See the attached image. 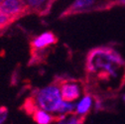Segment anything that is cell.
Returning a JSON list of instances; mask_svg holds the SVG:
<instances>
[{
	"label": "cell",
	"instance_id": "obj_1",
	"mask_svg": "<svg viewBox=\"0 0 125 124\" xmlns=\"http://www.w3.org/2000/svg\"><path fill=\"white\" fill-rule=\"evenodd\" d=\"M85 92L104 99H115L125 85V60L109 46L90 49L85 57Z\"/></svg>",
	"mask_w": 125,
	"mask_h": 124
},
{
	"label": "cell",
	"instance_id": "obj_2",
	"mask_svg": "<svg viewBox=\"0 0 125 124\" xmlns=\"http://www.w3.org/2000/svg\"><path fill=\"white\" fill-rule=\"evenodd\" d=\"M31 97L39 108L54 115L62 101L60 86L55 79L48 85L33 90Z\"/></svg>",
	"mask_w": 125,
	"mask_h": 124
},
{
	"label": "cell",
	"instance_id": "obj_3",
	"mask_svg": "<svg viewBox=\"0 0 125 124\" xmlns=\"http://www.w3.org/2000/svg\"><path fill=\"white\" fill-rule=\"evenodd\" d=\"M59 43L58 36L53 31L46 32L34 37L30 41L31 64H40L49 56L53 47Z\"/></svg>",
	"mask_w": 125,
	"mask_h": 124
},
{
	"label": "cell",
	"instance_id": "obj_4",
	"mask_svg": "<svg viewBox=\"0 0 125 124\" xmlns=\"http://www.w3.org/2000/svg\"><path fill=\"white\" fill-rule=\"evenodd\" d=\"M111 7L106 0L98 1V0H73V3L69 5L64 11H62L59 19L64 20L75 15H81L90 12H101L108 11Z\"/></svg>",
	"mask_w": 125,
	"mask_h": 124
},
{
	"label": "cell",
	"instance_id": "obj_5",
	"mask_svg": "<svg viewBox=\"0 0 125 124\" xmlns=\"http://www.w3.org/2000/svg\"><path fill=\"white\" fill-rule=\"evenodd\" d=\"M54 79L57 81L62 100L73 102L79 99L81 95L85 92V83L83 80H76L70 76L57 75Z\"/></svg>",
	"mask_w": 125,
	"mask_h": 124
},
{
	"label": "cell",
	"instance_id": "obj_6",
	"mask_svg": "<svg viewBox=\"0 0 125 124\" xmlns=\"http://www.w3.org/2000/svg\"><path fill=\"white\" fill-rule=\"evenodd\" d=\"M0 11L17 20L31 13L23 0H3L0 2Z\"/></svg>",
	"mask_w": 125,
	"mask_h": 124
},
{
	"label": "cell",
	"instance_id": "obj_7",
	"mask_svg": "<svg viewBox=\"0 0 125 124\" xmlns=\"http://www.w3.org/2000/svg\"><path fill=\"white\" fill-rule=\"evenodd\" d=\"M30 12L35 13L39 16H46L48 15L54 3L57 0H23Z\"/></svg>",
	"mask_w": 125,
	"mask_h": 124
},
{
	"label": "cell",
	"instance_id": "obj_8",
	"mask_svg": "<svg viewBox=\"0 0 125 124\" xmlns=\"http://www.w3.org/2000/svg\"><path fill=\"white\" fill-rule=\"evenodd\" d=\"M29 115L32 117L36 124H52L54 122H57L61 118V116L53 115L52 113L41 109L38 106H36Z\"/></svg>",
	"mask_w": 125,
	"mask_h": 124
},
{
	"label": "cell",
	"instance_id": "obj_9",
	"mask_svg": "<svg viewBox=\"0 0 125 124\" xmlns=\"http://www.w3.org/2000/svg\"><path fill=\"white\" fill-rule=\"evenodd\" d=\"M94 105V99H93V95L89 92H84L83 97L82 100L76 104L74 112L80 114V115H84L87 116L90 114L92 106Z\"/></svg>",
	"mask_w": 125,
	"mask_h": 124
},
{
	"label": "cell",
	"instance_id": "obj_10",
	"mask_svg": "<svg viewBox=\"0 0 125 124\" xmlns=\"http://www.w3.org/2000/svg\"><path fill=\"white\" fill-rule=\"evenodd\" d=\"M86 117L87 116L80 115L73 111L62 115L61 118L57 121V124H84Z\"/></svg>",
	"mask_w": 125,
	"mask_h": 124
},
{
	"label": "cell",
	"instance_id": "obj_11",
	"mask_svg": "<svg viewBox=\"0 0 125 124\" xmlns=\"http://www.w3.org/2000/svg\"><path fill=\"white\" fill-rule=\"evenodd\" d=\"M14 21H15L14 18L10 17L9 15L3 13L2 11H0V31L8 28Z\"/></svg>",
	"mask_w": 125,
	"mask_h": 124
},
{
	"label": "cell",
	"instance_id": "obj_12",
	"mask_svg": "<svg viewBox=\"0 0 125 124\" xmlns=\"http://www.w3.org/2000/svg\"><path fill=\"white\" fill-rule=\"evenodd\" d=\"M8 117V108L4 105L0 106V124H4Z\"/></svg>",
	"mask_w": 125,
	"mask_h": 124
},
{
	"label": "cell",
	"instance_id": "obj_13",
	"mask_svg": "<svg viewBox=\"0 0 125 124\" xmlns=\"http://www.w3.org/2000/svg\"><path fill=\"white\" fill-rule=\"evenodd\" d=\"M109 3L111 9L115 6H125V0H106Z\"/></svg>",
	"mask_w": 125,
	"mask_h": 124
},
{
	"label": "cell",
	"instance_id": "obj_14",
	"mask_svg": "<svg viewBox=\"0 0 125 124\" xmlns=\"http://www.w3.org/2000/svg\"><path fill=\"white\" fill-rule=\"evenodd\" d=\"M123 100H124V102H125V94L123 95Z\"/></svg>",
	"mask_w": 125,
	"mask_h": 124
},
{
	"label": "cell",
	"instance_id": "obj_15",
	"mask_svg": "<svg viewBox=\"0 0 125 124\" xmlns=\"http://www.w3.org/2000/svg\"><path fill=\"white\" fill-rule=\"evenodd\" d=\"M2 1H3V0H0V2H2Z\"/></svg>",
	"mask_w": 125,
	"mask_h": 124
}]
</instances>
